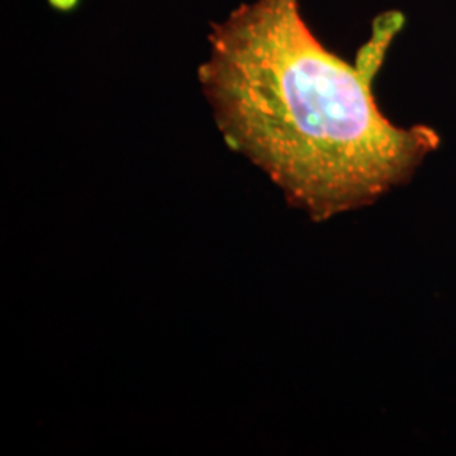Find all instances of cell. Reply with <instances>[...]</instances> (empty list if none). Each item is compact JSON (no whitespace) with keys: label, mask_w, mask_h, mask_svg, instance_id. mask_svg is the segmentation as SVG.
Here are the masks:
<instances>
[{"label":"cell","mask_w":456,"mask_h":456,"mask_svg":"<svg viewBox=\"0 0 456 456\" xmlns=\"http://www.w3.org/2000/svg\"><path fill=\"white\" fill-rule=\"evenodd\" d=\"M401 24L384 17L355 65L314 37L299 0L245 2L212 26L198 78L218 131L313 222L374 205L440 147L435 129L397 127L375 102Z\"/></svg>","instance_id":"1"}]
</instances>
